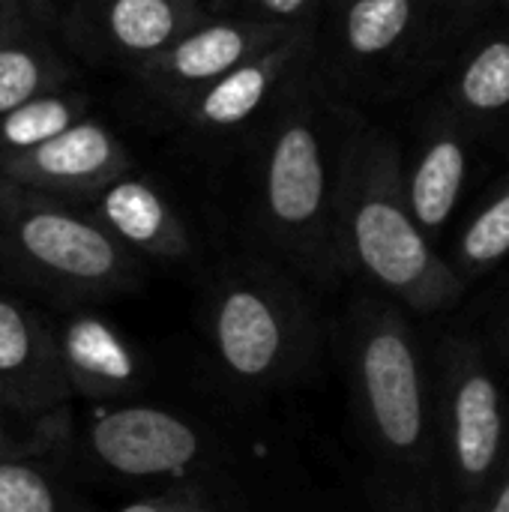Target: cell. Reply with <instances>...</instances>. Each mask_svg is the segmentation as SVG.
<instances>
[{
    "label": "cell",
    "instance_id": "9a60e30c",
    "mask_svg": "<svg viewBox=\"0 0 509 512\" xmlns=\"http://www.w3.org/2000/svg\"><path fill=\"white\" fill-rule=\"evenodd\" d=\"M420 0H345L342 36L351 54L381 57L393 51L417 21Z\"/></svg>",
    "mask_w": 509,
    "mask_h": 512
},
{
    "label": "cell",
    "instance_id": "ba28073f",
    "mask_svg": "<svg viewBox=\"0 0 509 512\" xmlns=\"http://www.w3.org/2000/svg\"><path fill=\"white\" fill-rule=\"evenodd\" d=\"M18 243L36 264L72 279H105L120 264L108 234L60 210L27 213L18 222Z\"/></svg>",
    "mask_w": 509,
    "mask_h": 512
},
{
    "label": "cell",
    "instance_id": "8992f818",
    "mask_svg": "<svg viewBox=\"0 0 509 512\" xmlns=\"http://www.w3.org/2000/svg\"><path fill=\"white\" fill-rule=\"evenodd\" d=\"M99 459L129 477L183 471L201 450L198 435L174 414L156 408H120L93 426Z\"/></svg>",
    "mask_w": 509,
    "mask_h": 512
},
{
    "label": "cell",
    "instance_id": "d6986e66",
    "mask_svg": "<svg viewBox=\"0 0 509 512\" xmlns=\"http://www.w3.org/2000/svg\"><path fill=\"white\" fill-rule=\"evenodd\" d=\"M462 261L474 270L492 267L509 255V180L489 198L462 234Z\"/></svg>",
    "mask_w": 509,
    "mask_h": 512
},
{
    "label": "cell",
    "instance_id": "6da1fadb",
    "mask_svg": "<svg viewBox=\"0 0 509 512\" xmlns=\"http://www.w3.org/2000/svg\"><path fill=\"white\" fill-rule=\"evenodd\" d=\"M345 234L360 267L414 309H441L459 294V276L435 255L411 213L399 147L390 135L363 132L342 174Z\"/></svg>",
    "mask_w": 509,
    "mask_h": 512
},
{
    "label": "cell",
    "instance_id": "30bf717a",
    "mask_svg": "<svg viewBox=\"0 0 509 512\" xmlns=\"http://www.w3.org/2000/svg\"><path fill=\"white\" fill-rule=\"evenodd\" d=\"M201 0H99L96 21L102 36L126 57L141 63L159 57L183 33L204 21Z\"/></svg>",
    "mask_w": 509,
    "mask_h": 512
},
{
    "label": "cell",
    "instance_id": "5b68a950",
    "mask_svg": "<svg viewBox=\"0 0 509 512\" xmlns=\"http://www.w3.org/2000/svg\"><path fill=\"white\" fill-rule=\"evenodd\" d=\"M312 45V27H300L273 48L240 63L219 81L183 99L189 123L201 129H237L255 117L264 102L303 66Z\"/></svg>",
    "mask_w": 509,
    "mask_h": 512
},
{
    "label": "cell",
    "instance_id": "cb8c5ba5",
    "mask_svg": "<svg viewBox=\"0 0 509 512\" xmlns=\"http://www.w3.org/2000/svg\"><path fill=\"white\" fill-rule=\"evenodd\" d=\"M120 512H168L165 507H159V504H147V501H141V504H129V507H123Z\"/></svg>",
    "mask_w": 509,
    "mask_h": 512
},
{
    "label": "cell",
    "instance_id": "8fae6325",
    "mask_svg": "<svg viewBox=\"0 0 509 512\" xmlns=\"http://www.w3.org/2000/svg\"><path fill=\"white\" fill-rule=\"evenodd\" d=\"M216 342L228 369L240 378L273 372L285 333L273 303L252 288H231L216 312Z\"/></svg>",
    "mask_w": 509,
    "mask_h": 512
},
{
    "label": "cell",
    "instance_id": "e0dca14e",
    "mask_svg": "<svg viewBox=\"0 0 509 512\" xmlns=\"http://www.w3.org/2000/svg\"><path fill=\"white\" fill-rule=\"evenodd\" d=\"M456 102L474 114H495L509 105V39H492L474 51L456 78Z\"/></svg>",
    "mask_w": 509,
    "mask_h": 512
},
{
    "label": "cell",
    "instance_id": "ffe728a7",
    "mask_svg": "<svg viewBox=\"0 0 509 512\" xmlns=\"http://www.w3.org/2000/svg\"><path fill=\"white\" fill-rule=\"evenodd\" d=\"M0 512H54V495L36 471L0 465Z\"/></svg>",
    "mask_w": 509,
    "mask_h": 512
},
{
    "label": "cell",
    "instance_id": "d4e9b609",
    "mask_svg": "<svg viewBox=\"0 0 509 512\" xmlns=\"http://www.w3.org/2000/svg\"><path fill=\"white\" fill-rule=\"evenodd\" d=\"M171 512H204L201 507H195V504H180V507H174Z\"/></svg>",
    "mask_w": 509,
    "mask_h": 512
},
{
    "label": "cell",
    "instance_id": "603a6c76",
    "mask_svg": "<svg viewBox=\"0 0 509 512\" xmlns=\"http://www.w3.org/2000/svg\"><path fill=\"white\" fill-rule=\"evenodd\" d=\"M489 512H509V480L504 483V489L498 492V498H495V504H492Z\"/></svg>",
    "mask_w": 509,
    "mask_h": 512
},
{
    "label": "cell",
    "instance_id": "3957f363",
    "mask_svg": "<svg viewBox=\"0 0 509 512\" xmlns=\"http://www.w3.org/2000/svg\"><path fill=\"white\" fill-rule=\"evenodd\" d=\"M360 378L369 420L381 441L399 453H414L426 426L420 363L408 333L393 315L363 339Z\"/></svg>",
    "mask_w": 509,
    "mask_h": 512
},
{
    "label": "cell",
    "instance_id": "5bb4252c",
    "mask_svg": "<svg viewBox=\"0 0 509 512\" xmlns=\"http://www.w3.org/2000/svg\"><path fill=\"white\" fill-rule=\"evenodd\" d=\"M60 69L48 48L24 30L15 0H0V120L48 93Z\"/></svg>",
    "mask_w": 509,
    "mask_h": 512
},
{
    "label": "cell",
    "instance_id": "ac0fdd59",
    "mask_svg": "<svg viewBox=\"0 0 509 512\" xmlns=\"http://www.w3.org/2000/svg\"><path fill=\"white\" fill-rule=\"evenodd\" d=\"M69 357L87 375L102 381H129L135 366L126 348L99 321H81L69 330Z\"/></svg>",
    "mask_w": 509,
    "mask_h": 512
},
{
    "label": "cell",
    "instance_id": "9c48e42d",
    "mask_svg": "<svg viewBox=\"0 0 509 512\" xmlns=\"http://www.w3.org/2000/svg\"><path fill=\"white\" fill-rule=\"evenodd\" d=\"M501 390L483 366L465 369L453 387V456L468 483L486 480L501 456Z\"/></svg>",
    "mask_w": 509,
    "mask_h": 512
},
{
    "label": "cell",
    "instance_id": "277c9868",
    "mask_svg": "<svg viewBox=\"0 0 509 512\" xmlns=\"http://www.w3.org/2000/svg\"><path fill=\"white\" fill-rule=\"evenodd\" d=\"M294 30L300 27H279V24H264L234 15L204 18L159 57L147 60L144 75L156 87L168 93H180L186 99L204 90L207 84L219 81L240 63L252 60L255 54L273 48Z\"/></svg>",
    "mask_w": 509,
    "mask_h": 512
},
{
    "label": "cell",
    "instance_id": "7c38bea8",
    "mask_svg": "<svg viewBox=\"0 0 509 512\" xmlns=\"http://www.w3.org/2000/svg\"><path fill=\"white\" fill-rule=\"evenodd\" d=\"M465 171H468V153L462 135L450 126L435 129L414 171L405 177L411 213L426 234L441 231L453 216L465 186Z\"/></svg>",
    "mask_w": 509,
    "mask_h": 512
},
{
    "label": "cell",
    "instance_id": "2e32d148",
    "mask_svg": "<svg viewBox=\"0 0 509 512\" xmlns=\"http://www.w3.org/2000/svg\"><path fill=\"white\" fill-rule=\"evenodd\" d=\"M78 120H81V99L57 90L39 93L36 99L24 102L21 108H15L0 120V147L6 150V156L27 153L57 138Z\"/></svg>",
    "mask_w": 509,
    "mask_h": 512
},
{
    "label": "cell",
    "instance_id": "7a4b0ae2",
    "mask_svg": "<svg viewBox=\"0 0 509 512\" xmlns=\"http://www.w3.org/2000/svg\"><path fill=\"white\" fill-rule=\"evenodd\" d=\"M264 204L285 234H318L327 207V162L318 120L306 102L285 108L264 162Z\"/></svg>",
    "mask_w": 509,
    "mask_h": 512
},
{
    "label": "cell",
    "instance_id": "52a82bcc",
    "mask_svg": "<svg viewBox=\"0 0 509 512\" xmlns=\"http://www.w3.org/2000/svg\"><path fill=\"white\" fill-rule=\"evenodd\" d=\"M6 168L21 180L81 189L120 177L126 171V150L105 126L78 120L57 138L6 156Z\"/></svg>",
    "mask_w": 509,
    "mask_h": 512
},
{
    "label": "cell",
    "instance_id": "7402d4cb",
    "mask_svg": "<svg viewBox=\"0 0 509 512\" xmlns=\"http://www.w3.org/2000/svg\"><path fill=\"white\" fill-rule=\"evenodd\" d=\"M30 357V333L21 312L0 300V372L24 366Z\"/></svg>",
    "mask_w": 509,
    "mask_h": 512
},
{
    "label": "cell",
    "instance_id": "44dd1931",
    "mask_svg": "<svg viewBox=\"0 0 509 512\" xmlns=\"http://www.w3.org/2000/svg\"><path fill=\"white\" fill-rule=\"evenodd\" d=\"M225 15L279 24V27H309L318 0H216Z\"/></svg>",
    "mask_w": 509,
    "mask_h": 512
},
{
    "label": "cell",
    "instance_id": "4fadbf2b",
    "mask_svg": "<svg viewBox=\"0 0 509 512\" xmlns=\"http://www.w3.org/2000/svg\"><path fill=\"white\" fill-rule=\"evenodd\" d=\"M102 216L132 246L162 255H180L186 249L183 225L144 180H114L102 195Z\"/></svg>",
    "mask_w": 509,
    "mask_h": 512
}]
</instances>
